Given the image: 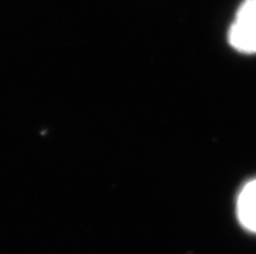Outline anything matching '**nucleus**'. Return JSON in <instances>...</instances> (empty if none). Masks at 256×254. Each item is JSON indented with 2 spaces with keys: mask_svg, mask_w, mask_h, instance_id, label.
I'll use <instances>...</instances> for the list:
<instances>
[{
  "mask_svg": "<svg viewBox=\"0 0 256 254\" xmlns=\"http://www.w3.org/2000/svg\"><path fill=\"white\" fill-rule=\"evenodd\" d=\"M237 216L244 229L256 234V179L248 182L238 195Z\"/></svg>",
  "mask_w": 256,
  "mask_h": 254,
  "instance_id": "f03ea898",
  "label": "nucleus"
},
{
  "mask_svg": "<svg viewBox=\"0 0 256 254\" xmlns=\"http://www.w3.org/2000/svg\"><path fill=\"white\" fill-rule=\"evenodd\" d=\"M229 43L244 53H256V0H244L229 30Z\"/></svg>",
  "mask_w": 256,
  "mask_h": 254,
  "instance_id": "f257e3e1",
  "label": "nucleus"
}]
</instances>
